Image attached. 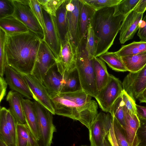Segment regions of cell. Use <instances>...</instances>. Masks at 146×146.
Here are the masks:
<instances>
[{
	"label": "cell",
	"instance_id": "cell-1",
	"mask_svg": "<svg viewBox=\"0 0 146 146\" xmlns=\"http://www.w3.org/2000/svg\"><path fill=\"white\" fill-rule=\"evenodd\" d=\"M42 40L30 30L6 34L5 51L8 64L22 74H31Z\"/></svg>",
	"mask_w": 146,
	"mask_h": 146
},
{
	"label": "cell",
	"instance_id": "cell-2",
	"mask_svg": "<svg viewBox=\"0 0 146 146\" xmlns=\"http://www.w3.org/2000/svg\"><path fill=\"white\" fill-rule=\"evenodd\" d=\"M83 90L50 98L55 114L78 121L88 129L98 114V104Z\"/></svg>",
	"mask_w": 146,
	"mask_h": 146
},
{
	"label": "cell",
	"instance_id": "cell-3",
	"mask_svg": "<svg viewBox=\"0 0 146 146\" xmlns=\"http://www.w3.org/2000/svg\"><path fill=\"white\" fill-rule=\"evenodd\" d=\"M115 7H107L95 11L92 18L91 24L97 44L95 57H99L108 52L113 44L126 16L114 15Z\"/></svg>",
	"mask_w": 146,
	"mask_h": 146
},
{
	"label": "cell",
	"instance_id": "cell-4",
	"mask_svg": "<svg viewBox=\"0 0 146 146\" xmlns=\"http://www.w3.org/2000/svg\"><path fill=\"white\" fill-rule=\"evenodd\" d=\"M86 40V38L82 40L76 48V68L82 90L95 98L98 92L96 85L93 59L89 58L85 48Z\"/></svg>",
	"mask_w": 146,
	"mask_h": 146
},
{
	"label": "cell",
	"instance_id": "cell-5",
	"mask_svg": "<svg viewBox=\"0 0 146 146\" xmlns=\"http://www.w3.org/2000/svg\"><path fill=\"white\" fill-rule=\"evenodd\" d=\"M36 111L40 139V146H50L54 133L56 131L53 121V114L48 110L35 100Z\"/></svg>",
	"mask_w": 146,
	"mask_h": 146
},
{
	"label": "cell",
	"instance_id": "cell-6",
	"mask_svg": "<svg viewBox=\"0 0 146 146\" xmlns=\"http://www.w3.org/2000/svg\"><path fill=\"white\" fill-rule=\"evenodd\" d=\"M14 7L13 15L22 22L29 30L43 40L44 31L35 16L29 0H12Z\"/></svg>",
	"mask_w": 146,
	"mask_h": 146
},
{
	"label": "cell",
	"instance_id": "cell-7",
	"mask_svg": "<svg viewBox=\"0 0 146 146\" xmlns=\"http://www.w3.org/2000/svg\"><path fill=\"white\" fill-rule=\"evenodd\" d=\"M123 90L121 82L110 74L107 84L99 92L95 98L102 111L109 112L112 105L121 95Z\"/></svg>",
	"mask_w": 146,
	"mask_h": 146
},
{
	"label": "cell",
	"instance_id": "cell-8",
	"mask_svg": "<svg viewBox=\"0 0 146 146\" xmlns=\"http://www.w3.org/2000/svg\"><path fill=\"white\" fill-rule=\"evenodd\" d=\"M112 123V117L110 113L98 114L88 129L90 146H104Z\"/></svg>",
	"mask_w": 146,
	"mask_h": 146
},
{
	"label": "cell",
	"instance_id": "cell-9",
	"mask_svg": "<svg viewBox=\"0 0 146 146\" xmlns=\"http://www.w3.org/2000/svg\"><path fill=\"white\" fill-rule=\"evenodd\" d=\"M69 41L76 49L80 43L79 17L83 4L80 0L66 1Z\"/></svg>",
	"mask_w": 146,
	"mask_h": 146
},
{
	"label": "cell",
	"instance_id": "cell-10",
	"mask_svg": "<svg viewBox=\"0 0 146 146\" xmlns=\"http://www.w3.org/2000/svg\"><path fill=\"white\" fill-rule=\"evenodd\" d=\"M56 62V59L51 50L42 40L31 74L42 83L48 71Z\"/></svg>",
	"mask_w": 146,
	"mask_h": 146
},
{
	"label": "cell",
	"instance_id": "cell-11",
	"mask_svg": "<svg viewBox=\"0 0 146 146\" xmlns=\"http://www.w3.org/2000/svg\"><path fill=\"white\" fill-rule=\"evenodd\" d=\"M123 90L135 101L146 88V64L137 72H129L122 82Z\"/></svg>",
	"mask_w": 146,
	"mask_h": 146
},
{
	"label": "cell",
	"instance_id": "cell-12",
	"mask_svg": "<svg viewBox=\"0 0 146 146\" xmlns=\"http://www.w3.org/2000/svg\"><path fill=\"white\" fill-rule=\"evenodd\" d=\"M22 74L31 92L33 98L55 115L50 98L42 83L32 74Z\"/></svg>",
	"mask_w": 146,
	"mask_h": 146
},
{
	"label": "cell",
	"instance_id": "cell-13",
	"mask_svg": "<svg viewBox=\"0 0 146 146\" xmlns=\"http://www.w3.org/2000/svg\"><path fill=\"white\" fill-rule=\"evenodd\" d=\"M45 29L43 40L51 50L56 60L60 54L61 43L53 16L42 9Z\"/></svg>",
	"mask_w": 146,
	"mask_h": 146
},
{
	"label": "cell",
	"instance_id": "cell-14",
	"mask_svg": "<svg viewBox=\"0 0 146 146\" xmlns=\"http://www.w3.org/2000/svg\"><path fill=\"white\" fill-rule=\"evenodd\" d=\"M5 75L6 81L12 90L27 99L33 98L31 92L22 73L8 65L5 68Z\"/></svg>",
	"mask_w": 146,
	"mask_h": 146
},
{
	"label": "cell",
	"instance_id": "cell-15",
	"mask_svg": "<svg viewBox=\"0 0 146 146\" xmlns=\"http://www.w3.org/2000/svg\"><path fill=\"white\" fill-rule=\"evenodd\" d=\"M76 50L69 41L61 45L60 53L56 60V65L58 71L62 75L66 71L76 68Z\"/></svg>",
	"mask_w": 146,
	"mask_h": 146
},
{
	"label": "cell",
	"instance_id": "cell-16",
	"mask_svg": "<svg viewBox=\"0 0 146 146\" xmlns=\"http://www.w3.org/2000/svg\"><path fill=\"white\" fill-rule=\"evenodd\" d=\"M143 15V14L133 10L125 17L120 31L119 40L121 44H123L133 38L139 29Z\"/></svg>",
	"mask_w": 146,
	"mask_h": 146
},
{
	"label": "cell",
	"instance_id": "cell-17",
	"mask_svg": "<svg viewBox=\"0 0 146 146\" xmlns=\"http://www.w3.org/2000/svg\"><path fill=\"white\" fill-rule=\"evenodd\" d=\"M125 127L124 129L126 139L129 146H137V130L140 126V121L137 114L132 112L123 106Z\"/></svg>",
	"mask_w": 146,
	"mask_h": 146
},
{
	"label": "cell",
	"instance_id": "cell-18",
	"mask_svg": "<svg viewBox=\"0 0 146 146\" xmlns=\"http://www.w3.org/2000/svg\"><path fill=\"white\" fill-rule=\"evenodd\" d=\"M22 96L19 93L11 90L6 97L9 106V110L17 123L26 124L22 105Z\"/></svg>",
	"mask_w": 146,
	"mask_h": 146
},
{
	"label": "cell",
	"instance_id": "cell-19",
	"mask_svg": "<svg viewBox=\"0 0 146 146\" xmlns=\"http://www.w3.org/2000/svg\"><path fill=\"white\" fill-rule=\"evenodd\" d=\"M62 79L56 64L48 71L42 82L50 98L60 93Z\"/></svg>",
	"mask_w": 146,
	"mask_h": 146
},
{
	"label": "cell",
	"instance_id": "cell-20",
	"mask_svg": "<svg viewBox=\"0 0 146 146\" xmlns=\"http://www.w3.org/2000/svg\"><path fill=\"white\" fill-rule=\"evenodd\" d=\"M66 1L57 11L56 16H53L61 45L69 41Z\"/></svg>",
	"mask_w": 146,
	"mask_h": 146
},
{
	"label": "cell",
	"instance_id": "cell-21",
	"mask_svg": "<svg viewBox=\"0 0 146 146\" xmlns=\"http://www.w3.org/2000/svg\"><path fill=\"white\" fill-rule=\"evenodd\" d=\"M22 101L26 124L38 142L40 137L34 102L23 97Z\"/></svg>",
	"mask_w": 146,
	"mask_h": 146
},
{
	"label": "cell",
	"instance_id": "cell-22",
	"mask_svg": "<svg viewBox=\"0 0 146 146\" xmlns=\"http://www.w3.org/2000/svg\"><path fill=\"white\" fill-rule=\"evenodd\" d=\"M62 79L60 93L73 92L82 90L77 69L65 72Z\"/></svg>",
	"mask_w": 146,
	"mask_h": 146
},
{
	"label": "cell",
	"instance_id": "cell-23",
	"mask_svg": "<svg viewBox=\"0 0 146 146\" xmlns=\"http://www.w3.org/2000/svg\"><path fill=\"white\" fill-rule=\"evenodd\" d=\"M0 28L9 35L24 33L29 31L25 24L12 15L0 18Z\"/></svg>",
	"mask_w": 146,
	"mask_h": 146
},
{
	"label": "cell",
	"instance_id": "cell-24",
	"mask_svg": "<svg viewBox=\"0 0 146 146\" xmlns=\"http://www.w3.org/2000/svg\"><path fill=\"white\" fill-rule=\"evenodd\" d=\"M96 85L99 92L107 84L110 76L105 62L98 57L92 59Z\"/></svg>",
	"mask_w": 146,
	"mask_h": 146
},
{
	"label": "cell",
	"instance_id": "cell-25",
	"mask_svg": "<svg viewBox=\"0 0 146 146\" xmlns=\"http://www.w3.org/2000/svg\"><path fill=\"white\" fill-rule=\"evenodd\" d=\"M16 146H40L27 124H17Z\"/></svg>",
	"mask_w": 146,
	"mask_h": 146
},
{
	"label": "cell",
	"instance_id": "cell-26",
	"mask_svg": "<svg viewBox=\"0 0 146 146\" xmlns=\"http://www.w3.org/2000/svg\"><path fill=\"white\" fill-rule=\"evenodd\" d=\"M95 11L93 8L83 3L79 17L80 43L86 37L88 29Z\"/></svg>",
	"mask_w": 146,
	"mask_h": 146
},
{
	"label": "cell",
	"instance_id": "cell-27",
	"mask_svg": "<svg viewBox=\"0 0 146 146\" xmlns=\"http://www.w3.org/2000/svg\"><path fill=\"white\" fill-rule=\"evenodd\" d=\"M127 71L135 72L146 64V51L137 54L121 57Z\"/></svg>",
	"mask_w": 146,
	"mask_h": 146
},
{
	"label": "cell",
	"instance_id": "cell-28",
	"mask_svg": "<svg viewBox=\"0 0 146 146\" xmlns=\"http://www.w3.org/2000/svg\"><path fill=\"white\" fill-rule=\"evenodd\" d=\"M146 51V41H134L128 44L123 45L115 53L121 57L132 56Z\"/></svg>",
	"mask_w": 146,
	"mask_h": 146
},
{
	"label": "cell",
	"instance_id": "cell-29",
	"mask_svg": "<svg viewBox=\"0 0 146 146\" xmlns=\"http://www.w3.org/2000/svg\"><path fill=\"white\" fill-rule=\"evenodd\" d=\"M8 109L1 107L0 110V139L7 146H16L6 123V115Z\"/></svg>",
	"mask_w": 146,
	"mask_h": 146
},
{
	"label": "cell",
	"instance_id": "cell-30",
	"mask_svg": "<svg viewBox=\"0 0 146 146\" xmlns=\"http://www.w3.org/2000/svg\"><path fill=\"white\" fill-rule=\"evenodd\" d=\"M99 57L113 70L120 72L127 71L121 57L118 56L115 52H108Z\"/></svg>",
	"mask_w": 146,
	"mask_h": 146
},
{
	"label": "cell",
	"instance_id": "cell-31",
	"mask_svg": "<svg viewBox=\"0 0 146 146\" xmlns=\"http://www.w3.org/2000/svg\"><path fill=\"white\" fill-rule=\"evenodd\" d=\"M123 105L124 104L121 95L112 105L109 113L117 119L122 127L124 129L125 124Z\"/></svg>",
	"mask_w": 146,
	"mask_h": 146
},
{
	"label": "cell",
	"instance_id": "cell-32",
	"mask_svg": "<svg viewBox=\"0 0 146 146\" xmlns=\"http://www.w3.org/2000/svg\"><path fill=\"white\" fill-rule=\"evenodd\" d=\"M139 0H121L115 7L114 15L126 16L133 11Z\"/></svg>",
	"mask_w": 146,
	"mask_h": 146
},
{
	"label": "cell",
	"instance_id": "cell-33",
	"mask_svg": "<svg viewBox=\"0 0 146 146\" xmlns=\"http://www.w3.org/2000/svg\"><path fill=\"white\" fill-rule=\"evenodd\" d=\"M86 49L90 58L95 57L97 44L95 35L91 23L89 25L86 37Z\"/></svg>",
	"mask_w": 146,
	"mask_h": 146
},
{
	"label": "cell",
	"instance_id": "cell-34",
	"mask_svg": "<svg viewBox=\"0 0 146 146\" xmlns=\"http://www.w3.org/2000/svg\"><path fill=\"white\" fill-rule=\"evenodd\" d=\"M84 4L90 7L95 11L105 8L117 5L121 0H80Z\"/></svg>",
	"mask_w": 146,
	"mask_h": 146
},
{
	"label": "cell",
	"instance_id": "cell-35",
	"mask_svg": "<svg viewBox=\"0 0 146 146\" xmlns=\"http://www.w3.org/2000/svg\"><path fill=\"white\" fill-rule=\"evenodd\" d=\"M42 8L48 13L54 17L57 11L65 0H38Z\"/></svg>",
	"mask_w": 146,
	"mask_h": 146
},
{
	"label": "cell",
	"instance_id": "cell-36",
	"mask_svg": "<svg viewBox=\"0 0 146 146\" xmlns=\"http://www.w3.org/2000/svg\"><path fill=\"white\" fill-rule=\"evenodd\" d=\"M112 116L115 135L118 146H129L124 129L117 119Z\"/></svg>",
	"mask_w": 146,
	"mask_h": 146
},
{
	"label": "cell",
	"instance_id": "cell-37",
	"mask_svg": "<svg viewBox=\"0 0 146 146\" xmlns=\"http://www.w3.org/2000/svg\"><path fill=\"white\" fill-rule=\"evenodd\" d=\"M6 34L2 29L0 28V74L3 77L5 74V69L8 64L5 56V45Z\"/></svg>",
	"mask_w": 146,
	"mask_h": 146
},
{
	"label": "cell",
	"instance_id": "cell-38",
	"mask_svg": "<svg viewBox=\"0 0 146 146\" xmlns=\"http://www.w3.org/2000/svg\"><path fill=\"white\" fill-rule=\"evenodd\" d=\"M31 8L44 32L45 26L42 9L38 0H29Z\"/></svg>",
	"mask_w": 146,
	"mask_h": 146
},
{
	"label": "cell",
	"instance_id": "cell-39",
	"mask_svg": "<svg viewBox=\"0 0 146 146\" xmlns=\"http://www.w3.org/2000/svg\"><path fill=\"white\" fill-rule=\"evenodd\" d=\"M14 10L12 0H0V18L12 15Z\"/></svg>",
	"mask_w": 146,
	"mask_h": 146
},
{
	"label": "cell",
	"instance_id": "cell-40",
	"mask_svg": "<svg viewBox=\"0 0 146 146\" xmlns=\"http://www.w3.org/2000/svg\"><path fill=\"white\" fill-rule=\"evenodd\" d=\"M6 119L7 126L16 145L17 123L9 109L7 113Z\"/></svg>",
	"mask_w": 146,
	"mask_h": 146
},
{
	"label": "cell",
	"instance_id": "cell-41",
	"mask_svg": "<svg viewBox=\"0 0 146 146\" xmlns=\"http://www.w3.org/2000/svg\"><path fill=\"white\" fill-rule=\"evenodd\" d=\"M139 119L140 126L137 133V146H146V120Z\"/></svg>",
	"mask_w": 146,
	"mask_h": 146
},
{
	"label": "cell",
	"instance_id": "cell-42",
	"mask_svg": "<svg viewBox=\"0 0 146 146\" xmlns=\"http://www.w3.org/2000/svg\"><path fill=\"white\" fill-rule=\"evenodd\" d=\"M121 96L125 107L130 111L137 114L135 101L123 90Z\"/></svg>",
	"mask_w": 146,
	"mask_h": 146
},
{
	"label": "cell",
	"instance_id": "cell-43",
	"mask_svg": "<svg viewBox=\"0 0 146 146\" xmlns=\"http://www.w3.org/2000/svg\"><path fill=\"white\" fill-rule=\"evenodd\" d=\"M103 146H118L115 135L113 123L106 137Z\"/></svg>",
	"mask_w": 146,
	"mask_h": 146
},
{
	"label": "cell",
	"instance_id": "cell-44",
	"mask_svg": "<svg viewBox=\"0 0 146 146\" xmlns=\"http://www.w3.org/2000/svg\"><path fill=\"white\" fill-rule=\"evenodd\" d=\"M137 35L141 41H146V15L140 23Z\"/></svg>",
	"mask_w": 146,
	"mask_h": 146
},
{
	"label": "cell",
	"instance_id": "cell-45",
	"mask_svg": "<svg viewBox=\"0 0 146 146\" xmlns=\"http://www.w3.org/2000/svg\"><path fill=\"white\" fill-rule=\"evenodd\" d=\"M8 84L5 79L1 76H0V102H1L6 93V90Z\"/></svg>",
	"mask_w": 146,
	"mask_h": 146
},
{
	"label": "cell",
	"instance_id": "cell-46",
	"mask_svg": "<svg viewBox=\"0 0 146 146\" xmlns=\"http://www.w3.org/2000/svg\"><path fill=\"white\" fill-rule=\"evenodd\" d=\"M146 10V0H139L134 10L137 13L143 14Z\"/></svg>",
	"mask_w": 146,
	"mask_h": 146
},
{
	"label": "cell",
	"instance_id": "cell-47",
	"mask_svg": "<svg viewBox=\"0 0 146 146\" xmlns=\"http://www.w3.org/2000/svg\"><path fill=\"white\" fill-rule=\"evenodd\" d=\"M137 114L139 119L146 120V106H142L136 104Z\"/></svg>",
	"mask_w": 146,
	"mask_h": 146
},
{
	"label": "cell",
	"instance_id": "cell-48",
	"mask_svg": "<svg viewBox=\"0 0 146 146\" xmlns=\"http://www.w3.org/2000/svg\"><path fill=\"white\" fill-rule=\"evenodd\" d=\"M137 99L140 103H146V88L140 95Z\"/></svg>",
	"mask_w": 146,
	"mask_h": 146
},
{
	"label": "cell",
	"instance_id": "cell-49",
	"mask_svg": "<svg viewBox=\"0 0 146 146\" xmlns=\"http://www.w3.org/2000/svg\"><path fill=\"white\" fill-rule=\"evenodd\" d=\"M0 146H7L0 139Z\"/></svg>",
	"mask_w": 146,
	"mask_h": 146
},
{
	"label": "cell",
	"instance_id": "cell-50",
	"mask_svg": "<svg viewBox=\"0 0 146 146\" xmlns=\"http://www.w3.org/2000/svg\"><path fill=\"white\" fill-rule=\"evenodd\" d=\"M85 146V145H82V146Z\"/></svg>",
	"mask_w": 146,
	"mask_h": 146
}]
</instances>
